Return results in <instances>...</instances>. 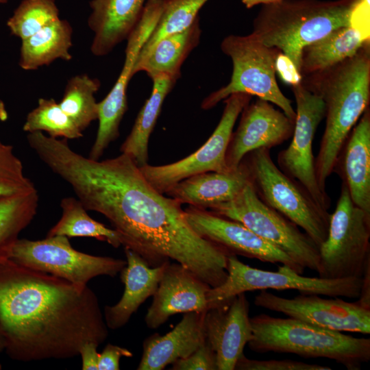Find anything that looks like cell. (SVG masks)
<instances>
[{"mask_svg":"<svg viewBox=\"0 0 370 370\" xmlns=\"http://www.w3.org/2000/svg\"><path fill=\"white\" fill-rule=\"evenodd\" d=\"M47 166L70 185L87 211L103 215L121 245L149 267L173 260L211 288L226 280L229 253L200 236L182 204L154 188L129 156L93 160L61 142L49 154Z\"/></svg>","mask_w":370,"mask_h":370,"instance_id":"6da1fadb","label":"cell"},{"mask_svg":"<svg viewBox=\"0 0 370 370\" xmlns=\"http://www.w3.org/2000/svg\"><path fill=\"white\" fill-rule=\"evenodd\" d=\"M0 331L24 362L69 359L87 342L108 336L99 299L88 286L7 259L0 262Z\"/></svg>","mask_w":370,"mask_h":370,"instance_id":"7a4b0ae2","label":"cell"},{"mask_svg":"<svg viewBox=\"0 0 370 370\" xmlns=\"http://www.w3.org/2000/svg\"><path fill=\"white\" fill-rule=\"evenodd\" d=\"M367 42L354 56L323 72L311 75V91L325 103V128L315 158L321 190L333 173L337 156L352 128L369 107L370 53Z\"/></svg>","mask_w":370,"mask_h":370,"instance_id":"3957f363","label":"cell"},{"mask_svg":"<svg viewBox=\"0 0 370 370\" xmlns=\"http://www.w3.org/2000/svg\"><path fill=\"white\" fill-rule=\"evenodd\" d=\"M359 1L282 0L263 5L254 20L251 34L280 51L301 74L304 47L335 29L352 26V13Z\"/></svg>","mask_w":370,"mask_h":370,"instance_id":"277c9868","label":"cell"},{"mask_svg":"<svg viewBox=\"0 0 370 370\" xmlns=\"http://www.w3.org/2000/svg\"><path fill=\"white\" fill-rule=\"evenodd\" d=\"M249 349L257 353L294 354L306 358H325L359 370L370 360V339L324 329L291 317L261 314L250 318Z\"/></svg>","mask_w":370,"mask_h":370,"instance_id":"5b68a950","label":"cell"},{"mask_svg":"<svg viewBox=\"0 0 370 370\" xmlns=\"http://www.w3.org/2000/svg\"><path fill=\"white\" fill-rule=\"evenodd\" d=\"M242 161L260 199L301 227L319 247L328 236V211L321 208L298 181L280 170L273 162L270 149H255Z\"/></svg>","mask_w":370,"mask_h":370,"instance_id":"8992f818","label":"cell"},{"mask_svg":"<svg viewBox=\"0 0 370 370\" xmlns=\"http://www.w3.org/2000/svg\"><path fill=\"white\" fill-rule=\"evenodd\" d=\"M221 49L232 60V77L226 86L203 100L202 109L209 110L230 95L241 92L276 105L289 119L295 121L292 101L282 92L275 78V60L280 51L264 45L251 34L229 35L223 40Z\"/></svg>","mask_w":370,"mask_h":370,"instance_id":"52a82bcc","label":"cell"},{"mask_svg":"<svg viewBox=\"0 0 370 370\" xmlns=\"http://www.w3.org/2000/svg\"><path fill=\"white\" fill-rule=\"evenodd\" d=\"M319 252L321 278H361L370 263V214L355 205L344 183Z\"/></svg>","mask_w":370,"mask_h":370,"instance_id":"ba28073f","label":"cell"},{"mask_svg":"<svg viewBox=\"0 0 370 370\" xmlns=\"http://www.w3.org/2000/svg\"><path fill=\"white\" fill-rule=\"evenodd\" d=\"M210 211L242 223L303 268L319 271L318 246L296 224L263 203L250 182L234 198Z\"/></svg>","mask_w":370,"mask_h":370,"instance_id":"9c48e42d","label":"cell"},{"mask_svg":"<svg viewBox=\"0 0 370 370\" xmlns=\"http://www.w3.org/2000/svg\"><path fill=\"white\" fill-rule=\"evenodd\" d=\"M227 272L225 282L208 291V309L239 293L267 289L296 290L304 294L358 298L362 284V278L305 277L285 265L280 266L275 272L264 271L244 264L236 255L228 256Z\"/></svg>","mask_w":370,"mask_h":370,"instance_id":"30bf717a","label":"cell"},{"mask_svg":"<svg viewBox=\"0 0 370 370\" xmlns=\"http://www.w3.org/2000/svg\"><path fill=\"white\" fill-rule=\"evenodd\" d=\"M8 259L21 266L63 278L86 286L99 275L116 276L125 267L123 259L88 254L75 249L65 236L42 240L18 239Z\"/></svg>","mask_w":370,"mask_h":370,"instance_id":"8fae6325","label":"cell"},{"mask_svg":"<svg viewBox=\"0 0 370 370\" xmlns=\"http://www.w3.org/2000/svg\"><path fill=\"white\" fill-rule=\"evenodd\" d=\"M292 90L297 106L293 139L287 148L278 153V166L286 175L298 181L314 201L328 211L331 199L318 185L312 153L316 130L325 116V103L319 95L308 89L302 82L293 86Z\"/></svg>","mask_w":370,"mask_h":370,"instance_id":"7c38bea8","label":"cell"},{"mask_svg":"<svg viewBox=\"0 0 370 370\" xmlns=\"http://www.w3.org/2000/svg\"><path fill=\"white\" fill-rule=\"evenodd\" d=\"M250 95L234 93L225 99L224 110L217 127L208 140L188 156L168 164L140 167L147 182L165 194L177 182L196 174L228 171L225 155L233 128L239 114L250 102ZM231 171V170H230Z\"/></svg>","mask_w":370,"mask_h":370,"instance_id":"4fadbf2b","label":"cell"},{"mask_svg":"<svg viewBox=\"0 0 370 370\" xmlns=\"http://www.w3.org/2000/svg\"><path fill=\"white\" fill-rule=\"evenodd\" d=\"M164 0H147L136 26L127 38L125 61L119 76L106 97L98 102L99 127L89 158L99 160L119 136L121 121L127 110V89L140 50L154 29Z\"/></svg>","mask_w":370,"mask_h":370,"instance_id":"5bb4252c","label":"cell"},{"mask_svg":"<svg viewBox=\"0 0 370 370\" xmlns=\"http://www.w3.org/2000/svg\"><path fill=\"white\" fill-rule=\"evenodd\" d=\"M254 304L327 330L370 333V309L338 297L325 299L317 294L301 293L288 299L262 290L255 297Z\"/></svg>","mask_w":370,"mask_h":370,"instance_id":"9a60e30c","label":"cell"},{"mask_svg":"<svg viewBox=\"0 0 370 370\" xmlns=\"http://www.w3.org/2000/svg\"><path fill=\"white\" fill-rule=\"evenodd\" d=\"M185 213L188 222L200 236L221 247L230 255L281 263L299 274L304 273V268L242 223L193 206L186 209Z\"/></svg>","mask_w":370,"mask_h":370,"instance_id":"2e32d148","label":"cell"},{"mask_svg":"<svg viewBox=\"0 0 370 370\" xmlns=\"http://www.w3.org/2000/svg\"><path fill=\"white\" fill-rule=\"evenodd\" d=\"M241 114L225 155L230 171L236 169L249 152L260 148L271 149L288 140L295 127L294 121L260 98L249 103Z\"/></svg>","mask_w":370,"mask_h":370,"instance_id":"e0dca14e","label":"cell"},{"mask_svg":"<svg viewBox=\"0 0 370 370\" xmlns=\"http://www.w3.org/2000/svg\"><path fill=\"white\" fill-rule=\"evenodd\" d=\"M249 303L245 293L208 308L204 316L206 341L214 351L217 370H234L252 338Z\"/></svg>","mask_w":370,"mask_h":370,"instance_id":"ac0fdd59","label":"cell"},{"mask_svg":"<svg viewBox=\"0 0 370 370\" xmlns=\"http://www.w3.org/2000/svg\"><path fill=\"white\" fill-rule=\"evenodd\" d=\"M210 288L182 264L169 263L145 317L147 327L156 329L178 313L206 312Z\"/></svg>","mask_w":370,"mask_h":370,"instance_id":"d6986e66","label":"cell"},{"mask_svg":"<svg viewBox=\"0 0 370 370\" xmlns=\"http://www.w3.org/2000/svg\"><path fill=\"white\" fill-rule=\"evenodd\" d=\"M336 173L353 202L370 214V110L368 107L345 140L335 162Z\"/></svg>","mask_w":370,"mask_h":370,"instance_id":"ffe728a7","label":"cell"},{"mask_svg":"<svg viewBox=\"0 0 370 370\" xmlns=\"http://www.w3.org/2000/svg\"><path fill=\"white\" fill-rule=\"evenodd\" d=\"M147 0H91L88 26L93 33L91 53H110L127 40L142 15Z\"/></svg>","mask_w":370,"mask_h":370,"instance_id":"44dd1931","label":"cell"},{"mask_svg":"<svg viewBox=\"0 0 370 370\" xmlns=\"http://www.w3.org/2000/svg\"><path fill=\"white\" fill-rule=\"evenodd\" d=\"M206 312L184 313L182 320L169 332L148 336L143 342L142 358L137 369H164L176 360L188 356L205 343Z\"/></svg>","mask_w":370,"mask_h":370,"instance_id":"7402d4cb","label":"cell"},{"mask_svg":"<svg viewBox=\"0 0 370 370\" xmlns=\"http://www.w3.org/2000/svg\"><path fill=\"white\" fill-rule=\"evenodd\" d=\"M127 264L120 272L124 291L120 300L112 306H106L103 317L108 329L117 330L129 321L140 306L153 296L170 263L151 267L136 253L124 248Z\"/></svg>","mask_w":370,"mask_h":370,"instance_id":"603a6c76","label":"cell"},{"mask_svg":"<svg viewBox=\"0 0 370 370\" xmlns=\"http://www.w3.org/2000/svg\"><path fill=\"white\" fill-rule=\"evenodd\" d=\"M249 182L248 170L241 161L234 170L204 172L187 177L165 194L180 204L210 209L234 198Z\"/></svg>","mask_w":370,"mask_h":370,"instance_id":"cb8c5ba5","label":"cell"},{"mask_svg":"<svg viewBox=\"0 0 370 370\" xmlns=\"http://www.w3.org/2000/svg\"><path fill=\"white\" fill-rule=\"evenodd\" d=\"M369 40V36L352 26L332 30L304 47L301 76L323 72L354 56Z\"/></svg>","mask_w":370,"mask_h":370,"instance_id":"d4e9b609","label":"cell"},{"mask_svg":"<svg viewBox=\"0 0 370 370\" xmlns=\"http://www.w3.org/2000/svg\"><path fill=\"white\" fill-rule=\"evenodd\" d=\"M201 34L198 17L188 29L164 38L149 53L138 58L134 75L144 71L151 79L161 75L179 79L181 66L199 44Z\"/></svg>","mask_w":370,"mask_h":370,"instance_id":"484cf974","label":"cell"},{"mask_svg":"<svg viewBox=\"0 0 370 370\" xmlns=\"http://www.w3.org/2000/svg\"><path fill=\"white\" fill-rule=\"evenodd\" d=\"M73 28L66 19H58L22 40L18 64L25 71L47 66L58 59H72Z\"/></svg>","mask_w":370,"mask_h":370,"instance_id":"4316f807","label":"cell"},{"mask_svg":"<svg viewBox=\"0 0 370 370\" xmlns=\"http://www.w3.org/2000/svg\"><path fill=\"white\" fill-rule=\"evenodd\" d=\"M149 97L140 109L133 127L121 146V153L129 156L139 166L148 164V143L166 95L177 79L166 75L153 77Z\"/></svg>","mask_w":370,"mask_h":370,"instance_id":"83f0119b","label":"cell"},{"mask_svg":"<svg viewBox=\"0 0 370 370\" xmlns=\"http://www.w3.org/2000/svg\"><path fill=\"white\" fill-rule=\"evenodd\" d=\"M60 207L61 217L49 230L47 236L91 237L107 242L116 248L121 246L118 233L91 218L77 198L64 197Z\"/></svg>","mask_w":370,"mask_h":370,"instance_id":"f1b7e54d","label":"cell"},{"mask_svg":"<svg viewBox=\"0 0 370 370\" xmlns=\"http://www.w3.org/2000/svg\"><path fill=\"white\" fill-rule=\"evenodd\" d=\"M38 207L37 189L0 197V262L8 259L12 245L34 219Z\"/></svg>","mask_w":370,"mask_h":370,"instance_id":"f546056e","label":"cell"},{"mask_svg":"<svg viewBox=\"0 0 370 370\" xmlns=\"http://www.w3.org/2000/svg\"><path fill=\"white\" fill-rule=\"evenodd\" d=\"M100 86L98 79L87 74L76 75L67 81L59 105L82 132L98 119V103L95 94Z\"/></svg>","mask_w":370,"mask_h":370,"instance_id":"4dcf8cb0","label":"cell"},{"mask_svg":"<svg viewBox=\"0 0 370 370\" xmlns=\"http://www.w3.org/2000/svg\"><path fill=\"white\" fill-rule=\"evenodd\" d=\"M208 0H164L159 19L138 58L144 56L164 38L188 29Z\"/></svg>","mask_w":370,"mask_h":370,"instance_id":"1f68e13d","label":"cell"},{"mask_svg":"<svg viewBox=\"0 0 370 370\" xmlns=\"http://www.w3.org/2000/svg\"><path fill=\"white\" fill-rule=\"evenodd\" d=\"M23 130L28 133L45 132L52 138L75 139L82 132L54 99L40 98L38 106L27 115Z\"/></svg>","mask_w":370,"mask_h":370,"instance_id":"d6a6232c","label":"cell"},{"mask_svg":"<svg viewBox=\"0 0 370 370\" xmlns=\"http://www.w3.org/2000/svg\"><path fill=\"white\" fill-rule=\"evenodd\" d=\"M60 18L56 0H22L8 18L7 26L22 41Z\"/></svg>","mask_w":370,"mask_h":370,"instance_id":"836d02e7","label":"cell"},{"mask_svg":"<svg viewBox=\"0 0 370 370\" xmlns=\"http://www.w3.org/2000/svg\"><path fill=\"white\" fill-rule=\"evenodd\" d=\"M23 169L13 147L0 140V197L36 190L34 182L25 175Z\"/></svg>","mask_w":370,"mask_h":370,"instance_id":"e575fe53","label":"cell"},{"mask_svg":"<svg viewBox=\"0 0 370 370\" xmlns=\"http://www.w3.org/2000/svg\"><path fill=\"white\" fill-rule=\"evenodd\" d=\"M237 370H331L328 366L310 364L301 361L286 360H259L249 359L244 354L237 360Z\"/></svg>","mask_w":370,"mask_h":370,"instance_id":"d590c367","label":"cell"},{"mask_svg":"<svg viewBox=\"0 0 370 370\" xmlns=\"http://www.w3.org/2000/svg\"><path fill=\"white\" fill-rule=\"evenodd\" d=\"M171 365L172 370H217L215 354L206 341L188 356Z\"/></svg>","mask_w":370,"mask_h":370,"instance_id":"8d00e7d4","label":"cell"},{"mask_svg":"<svg viewBox=\"0 0 370 370\" xmlns=\"http://www.w3.org/2000/svg\"><path fill=\"white\" fill-rule=\"evenodd\" d=\"M132 353L127 349L108 343L99 354L98 370H119L120 360L123 357L131 358Z\"/></svg>","mask_w":370,"mask_h":370,"instance_id":"74e56055","label":"cell"},{"mask_svg":"<svg viewBox=\"0 0 370 370\" xmlns=\"http://www.w3.org/2000/svg\"><path fill=\"white\" fill-rule=\"evenodd\" d=\"M275 71L281 79L286 84L295 86L302 82V76L293 62L281 51L275 60Z\"/></svg>","mask_w":370,"mask_h":370,"instance_id":"f35d334b","label":"cell"},{"mask_svg":"<svg viewBox=\"0 0 370 370\" xmlns=\"http://www.w3.org/2000/svg\"><path fill=\"white\" fill-rule=\"evenodd\" d=\"M98 347L94 342H87L81 347L79 355L82 358L83 370H98Z\"/></svg>","mask_w":370,"mask_h":370,"instance_id":"ab89813d","label":"cell"},{"mask_svg":"<svg viewBox=\"0 0 370 370\" xmlns=\"http://www.w3.org/2000/svg\"><path fill=\"white\" fill-rule=\"evenodd\" d=\"M357 302L363 308L370 309V263L362 276V284Z\"/></svg>","mask_w":370,"mask_h":370,"instance_id":"60d3db41","label":"cell"},{"mask_svg":"<svg viewBox=\"0 0 370 370\" xmlns=\"http://www.w3.org/2000/svg\"><path fill=\"white\" fill-rule=\"evenodd\" d=\"M281 1L282 0H242V3L247 8L249 9L258 4L268 5L275 3Z\"/></svg>","mask_w":370,"mask_h":370,"instance_id":"b9f144b4","label":"cell"},{"mask_svg":"<svg viewBox=\"0 0 370 370\" xmlns=\"http://www.w3.org/2000/svg\"><path fill=\"white\" fill-rule=\"evenodd\" d=\"M8 118V114L5 110V105L2 101H0V121H5Z\"/></svg>","mask_w":370,"mask_h":370,"instance_id":"7bdbcfd3","label":"cell"},{"mask_svg":"<svg viewBox=\"0 0 370 370\" xmlns=\"http://www.w3.org/2000/svg\"><path fill=\"white\" fill-rule=\"evenodd\" d=\"M5 347V342L3 334L0 331V352H1Z\"/></svg>","mask_w":370,"mask_h":370,"instance_id":"ee69618b","label":"cell"},{"mask_svg":"<svg viewBox=\"0 0 370 370\" xmlns=\"http://www.w3.org/2000/svg\"><path fill=\"white\" fill-rule=\"evenodd\" d=\"M8 0H0V4L7 3Z\"/></svg>","mask_w":370,"mask_h":370,"instance_id":"f6af8a7d","label":"cell"},{"mask_svg":"<svg viewBox=\"0 0 370 370\" xmlns=\"http://www.w3.org/2000/svg\"><path fill=\"white\" fill-rule=\"evenodd\" d=\"M360 1H365V2L368 3H369V0H360Z\"/></svg>","mask_w":370,"mask_h":370,"instance_id":"bcb514c9","label":"cell"}]
</instances>
